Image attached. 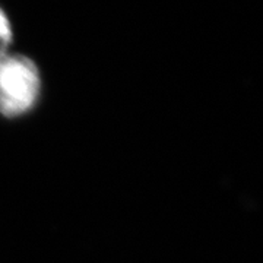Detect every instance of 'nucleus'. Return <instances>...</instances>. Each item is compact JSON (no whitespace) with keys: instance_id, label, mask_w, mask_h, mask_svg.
Returning <instances> with one entry per match:
<instances>
[{"instance_id":"f257e3e1","label":"nucleus","mask_w":263,"mask_h":263,"mask_svg":"<svg viewBox=\"0 0 263 263\" xmlns=\"http://www.w3.org/2000/svg\"><path fill=\"white\" fill-rule=\"evenodd\" d=\"M41 94L37 65L22 54L0 56V113L16 117L29 111Z\"/></svg>"},{"instance_id":"f03ea898","label":"nucleus","mask_w":263,"mask_h":263,"mask_svg":"<svg viewBox=\"0 0 263 263\" xmlns=\"http://www.w3.org/2000/svg\"><path fill=\"white\" fill-rule=\"evenodd\" d=\"M12 41V27L6 12L0 8V56L6 53V47Z\"/></svg>"}]
</instances>
